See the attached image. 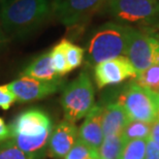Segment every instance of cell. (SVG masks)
<instances>
[{
    "label": "cell",
    "instance_id": "obj_1",
    "mask_svg": "<svg viewBox=\"0 0 159 159\" xmlns=\"http://www.w3.org/2000/svg\"><path fill=\"white\" fill-rule=\"evenodd\" d=\"M11 141L25 153L35 157L49 143L52 121L41 110L31 109L20 114L9 127Z\"/></svg>",
    "mask_w": 159,
    "mask_h": 159
},
{
    "label": "cell",
    "instance_id": "obj_2",
    "mask_svg": "<svg viewBox=\"0 0 159 159\" xmlns=\"http://www.w3.org/2000/svg\"><path fill=\"white\" fill-rule=\"evenodd\" d=\"M51 11L50 0H11L1 5L0 18L7 33L24 35L43 24Z\"/></svg>",
    "mask_w": 159,
    "mask_h": 159
},
{
    "label": "cell",
    "instance_id": "obj_3",
    "mask_svg": "<svg viewBox=\"0 0 159 159\" xmlns=\"http://www.w3.org/2000/svg\"><path fill=\"white\" fill-rule=\"evenodd\" d=\"M129 26L109 22L92 34L88 43L87 59L91 65L125 56L129 39Z\"/></svg>",
    "mask_w": 159,
    "mask_h": 159
},
{
    "label": "cell",
    "instance_id": "obj_4",
    "mask_svg": "<svg viewBox=\"0 0 159 159\" xmlns=\"http://www.w3.org/2000/svg\"><path fill=\"white\" fill-rule=\"evenodd\" d=\"M117 102L123 107L129 120L152 124L159 117V94L134 82L124 88Z\"/></svg>",
    "mask_w": 159,
    "mask_h": 159
},
{
    "label": "cell",
    "instance_id": "obj_5",
    "mask_svg": "<svg viewBox=\"0 0 159 159\" xmlns=\"http://www.w3.org/2000/svg\"><path fill=\"white\" fill-rule=\"evenodd\" d=\"M94 88L89 75L83 71L66 86L61 96V106L66 121L75 123L87 116L94 107Z\"/></svg>",
    "mask_w": 159,
    "mask_h": 159
},
{
    "label": "cell",
    "instance_id": "obj_6",
    "mask_svg": "<svg viewBox=\"0 0 159 159\" xmlns=\"http://www.w3.org/2000/svg\"><path fill=\"white\" fill-rule=\"evenodd\" d=\"M125 57L138 74L159 64V37L130 28Z\"/></svg>",
    "mask_w": 159,
    "mask_h": 159
},
{
    "label": "cell",
    "instance_id": "obj_7",
    "mask_svg": "<svg viewBox=\"0 0 159 159\" xmlns=\"http://www.w3.org/2000/svg\"><path fill=\"white\" fill-rule=\"evenodd\" d=\"M110 14L117 20L139 23L159 18L157 0H107Z\"/></svg>",
    "mask_w": 159,
    "mask_h": 159
},
{
    "label": "cell",
    "instance_id": "obj_8",
    "mask_svg": "<svg viewBox=\"0 0 159 159\" xmlns=\"http://www.w3.org/2000/svg\"><path fill=\"white\" fill-rule=\"evenodd\" d=\"M104 0H53L51 3L55 17L67 27L75 26L92 16Z\"/></svg>",
    "mask_w": 159,
    "mask_h": 159
},
{
    "label": "cell",
    "instance_id": "obj_9",
    "mask_svg": "<svg viewBox=\"0 0 159 159\" xmlns=\"http://www.w3.org/2000/svg\"><path fill=\"white\" fill-rule=\"evenodd\" d=\"M138 72L125 56L100 62L94 66V79L98 89L117 85L127 79H135Z\"/></svg>",
    "mask_w": 159,
    "mask_h": 159
},
{
    "label": "cell",
    "instance_id": "obj_10",
    "mask_svg": "<svg viewBox=\"0 0 159 159\" xmlns=\"http://www.w3.org/2000/svg\"><path fill=\"white\" fill-rule=\"evenodd\" d=\"M60 86L56 81H40L29 77H22L8 84V87L19 102H31L55 93Z\"/></svg>",
    "mask_w": 159,
    "mask_h": 159
},
{
    "label": "cell",
    "instance_id": "obj_11",
    "mask_svg": "<svg viewBox=\"0 0 159 159\" xmlns=\"http://www.w3.org/2000/svg\"><path fill=\"white\" fill-rule=\"evenodd\" d=\"M79 130L75 123L61 121L51 133L49 154L54 158H65L78 141Z\"/></svg>",
    "mask_w": 159,
    "mask_h": 159
},
{
    "label": "cell",
    "instance_id": "obj_12",
    "mask_svg": "<svg viewBox=\"0 0 159 159\" xmlns=\"http://www.w3.org/2000/svg\"><path fill=\"white\" fill-rule=\"evenodd\" d=\"M102 107L98 106L92 107L78 132V139L80 141L88 146L97 155L104 139L102 130Z\"/></svg>",
    "mask_w": 159,
    "mask_h": 159
},
{
    "label": "cell",
    "instance_id": "obj_13",
    "mask_svg": "<svg viewBox=\"0 0 159 159\" xmlns=\"http://www.w3.org/2000/svg\"><path fill=\"white\" fill-rule=\"evenodd\" d=\"M102 109L103 135H122L124 128L130 121L123 107L118 102H113Z\"/></svg>",
    "mask_w": 159,
    "mask_h": 159
},
{
    "label": "cell",
    "instance_id": "obj_14",
    "mask_svg": "<svg viewBox=\"0 0 159 159\" xmlns=\"http://www.w3.org/2000/svg\"><path fill=\"white\" fill-rule=\"evenodd\" d=\"M22 75H23L22 77H29L40 81H56L59 79L53 68L50 53L41 54L34 59L24 69Z\"/></svg>",
    "mask_w": 159,
    "mask_h": 159
},
{
    "label": "cell",
    "instance_id": "obj_15",
    "mask_svg": "<svg viewBox=\"0 0 159 159\" xmlns=\"http://www.w3.org/2000/svg\"><path fill=\"white\" fill-rule=\"evenodd\" d=\"M125 142L122 135L104 136L98 150L99 159H120Z\"/></svg>",
    "mask_w": 159,
    "mask_h": 159
},
{
    "label": "cell",
    "instance_id": "obj_16",
    "mask_svg": "<svg viewBox=\"0 0 159 159\" xmlns=\"http://www.w3.org/2000/svg\"><path fill=\"white\" fill-rule=\"evenodd\" d=\"M150 132L151 124L130 120L123 130L122 138L125 143L131 139H148L150 138Z\"/></svg>",
    "mask_w": 159,
    "mask_h": 159
},
{
    "label": "cell",
    "instance_id": "obj_17",
    "mask_svg": "<svg viewBox=\"0 0 159 159\" xmlns=\"http://www.w3.org/2000/svg\"><path fill=\"white\" fill-rule=\"evenodd\" d=\"M50 56L53 68L58 77H62L70 71L65 55V39H62L53 48L50 52Z\"/></svg>",
    "mask_w": 159,
    "mask_h": 159
},
{
    "label": "cell",
    "instance_id": "obj_18",
    "mask_svg": "<svg viewBox=\"0 0 159 159\" xmlns=\"http://www.w3.org/2000/svg\"><path fill=\"white\" fill-rule=\"evenodd\" d=\"M134 83L159 94V64L153 65L144 71L139 72L135 77Z\"/></svg>",
    "mask_w": 159,
    "mask_h": 159
},
{
    "label": "cell",
    "instance_id": "obj_19",
    "mask_svg": "<svg viewBox=\"0 0 159 159\" xmlns=\"http://www.w3.org/2000/svg\"><path fill=\"white\" fill-rule=\"evenodd\" d=\"M147 139H131L125 143L120 159H145Z\"/></svg>",
    "mask_w": 159,
    "mask_h": 159
},
{
    "label": "cell",
    "instance_id": "obj_20",
    "mask_svg": "<svg viewBox=\"0 0 159 159\" xmlns=\"http://www.w3.org/2000/svg\"><path fill=\"white\" fill-rule=\"evenodd\" d=\"M0 159H34V156L23 152L9 139L0 143Z\"/></svg>",
    "mask_w": 159,
    "mask_h": 159
},
{
    "label": "cell",
    "instance_id": "obj_21",
    "mask_svg": "<svg viewBox=\"0 0 159 159\" xmlns=\"http://www.w3.org/2000/svg\"><path fill=\"white\" fill-rule=\"evenodd\" d=\"M65 55L69 70H74L81 66L84 60V50L77 44L65 39Z\"/></svg>",
    "mask_w": 159,
    "mask_h": 159
},
{
    "label": "cell",
    "instance_id": "obj_22",
    "mask_svg": "<svg viewBox=\"0 0 159 159\" xmlns=\"http://www.w3.org/2000/svg\"><path fill=\"white\" fill-rule=\"evenodd\" d=\"M91 157H98V155L95 154L88 146H86L84 143L78 139L75 146L65 156V159H89Z\"/></svg>",
    "mask_w": 159,
    "mask_h": 159
},
{
    "label": "cell",
    "instance_id": "obj_23",
    "mask_svg": "<svg viewBox=\"0 0 159 159\" xmlns=\"http://www.w3.org/2000/svg\"><path fill=\"white\" fill-rule=\"evenodd\" d=\"M16 101L15 95L9 89L8 85L0 86V109L8 110Z\"/></svg>",
    "mask_w": 159,
    "mask_h": 159
},
{
    "label": "cell",
    "instance_id": "obj_24",
    "mask_svg": "<svg viewBox=\"0 0 159 159\" xmlns=\"http://www.w3.org/2000/svg\"><path fill=\"white\" fill-rule=\"evenodd\" d=\"M145 159H159V147L150 138L147 139L146 144Z\"/></svg>",
    "mask_w": 159,
    "mask_h": 159
},
{
    "label": "cell",
    "instance_id": "obj_25",
    "mask_svg": "<svg viewBox=\"0 0 159 159\" xmlns=\"http://www.w3.org/2000/svg\"><path fill=\"white\" fill-rule=\"evenodd\" d=\"M9 138H11V129L0 117V142L6 141Z\"/></svg>",
    "mask_w": 159,
    "mask_h": 159
},
{
    "label": "cell",
    "instance_id": "obj_26",
    "mask_svg": "<svg viewBox=\"0 0 159 159\" xmlns=\"http://www.w3.org/2000/svg\"><path fill=\"white\" fill-rule=\"evenodd\" d=\"M150 139L156 143V145L159 147V117L158 119L151 124V132Z\"/></svg>",
    "mask_w": 159,
    "mask_h": 159
},
{
    "label": "cell",
    "instance_id": "obj_27",
    "mask_svg": "<svg viewBox=\"0 0 159 159\" xmlns=\"http://www.w3.org/2000/svg\"><path fill=\"white\" fill-rule=\"evenodd\" d=\"M9 1H11V0H0V3H1V5L5 4V3H7Z\"/></svg>",
    "mask_w": 159,
    "mask_h": 159
},
{
    "label": "cell",
    "instance_id": "obj_28",
    "mask_svg": "<svg viewBox=\"0 0 159 159\" xmlns=\"http://www.w3.org/2000/svg\"><path fill=\"white\" fill-rule=\"evenodd\" d=\"M2 39V34H1V30H0V41Z\"/></svg>",
    "mask_w": 159,
    "mask_h": 159
},
{
    "label": "cell",
    "instance_id": "obj_29",
    "mask_svg": "<svg viewBox=\"0 0 159 159\" xmlns=\"http://www.w3.org/2000/svg\"><path fill=\"white\" fill-rule=\"evenodd\" d=\"M89 159H99L98 157H91V158H89Z\"/></svg>",
    "mask_w": 159,
    "mask_h": 159
},
{
    "label": "cell",
    "instance_id": "obj_30",
    "mask_svg": "<svg viewBox=\"0 0 159 159\" xmlns=\"http://www.w3.org/2000/svg\"><path fill=\"white\" fill-rule=\"evenodd\" d=\"M158 27H159V26H158Z\"/></svg>",
    "mask_w": 159,
    "mask_h": 159
}]
</instances>
